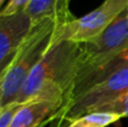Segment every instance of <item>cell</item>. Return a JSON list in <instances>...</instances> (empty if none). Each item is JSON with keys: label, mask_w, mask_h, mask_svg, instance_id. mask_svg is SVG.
Returning <instances> with one entry per match:
<instances>
[{"label": "cell", "mask_w": 128, "mask_h": 127, "mask_svg": "<svg viewBox=\"0 0 128 127\" xmlns=\"http://www.w3.org/2000/svg\"><path fill=\"white\" fill-rule=\"evenodd\" d=\"M81 60L82 44L71 40L53 44L28 76L15 102L50 99L65 106Z\"/></svg>", "instance_id": "cell-1"}, {"label": "cell", "mask_w": 128, "mask_h": 127, "mask_svg": "<svg viewBox=\"0 0 128 127\" xmlns=\"http://www.w3.org/2000/svg\"><path fill=\"white\" fill-rule=\"evenodd\" d=\"M58 26V24L53 20H45L40 25L32 26L30 32L18 48L11 65L4 74L0 102L1 109L16 101L28 76L53 45Z\"/></svg>", "instance_id": "cell-2"}, {"label": "cell", "mask_w": 128, "mask_h": 127, "mask_svg": "<svg viewBox=\"0 0 128 127\" xmlns=\"http://www.w3.org/2000/svg\"><path fill=\"white\" fill-rule=\"evenodd\" d=\"M127 7L128 0H104L91 12L58 25L53 44L61 40H71L79 44L90 42L110 26Z\"/></svg>", "instance_id": "cell-3"}, {"label": "cell", "mask_w": 128, "mask_h": 127, "mask_svg": "<svg viewBox=\"0 0 128 127\" xmlns=\"http://www.w3.org/2000/svg\"><path fill=\"white\" fill-rule=\"evenodd\" d=\"M128 91V68L109 76L101 82L94 84L71 99L56 114L55 119L61 126L66 120L76 118L84 114L94 112L99 106Z\"/></svg>", "instance_id": "cell-4"}, {"label": "cell", "mask_w": 128, "mask_h": 127, "mask_svg": "<svg viewBox=\"0 0 128 127\" xmlns=\"http://www.w3.org/2000/svg\"><path fill=\"white\" fill-rule=\"evenodd\" d=\"M128 44L127 9L99 36L82 44L81 64H90L110 56Z\"/></svg>", "instance_id": "cell-5"}, {"label": "cell", "mask_w": 128, "mask_h": 127, "mask_svg": "<svg viewBox=\"0 0 128 127\" xmlns=\"http://www.w3.org/2000/svg\"><path fill=\"white\" fill-rule=\"evenodd\" d=\"M126 68H128V44L118 52L101 61L90 64L79 65L68 102L74 97L90 89L94 84L101 82L109 76Z\"/></svg>", "instance_id": "cell-6"}, {"label": "cell", "mask_w": 128, "mask_h": 127, "mask_svg": "<svg viewBox=\"0 0 128 127\" xmlns=\"http://www.w3.org/2000/svg\"><path fill=\"white\" fill-rule=\"evenodd\" d=\"M32 29V22L25 11L0 16V64L15 53Z\"/></svg>", "instance_id": "cell-7"}, {"label": "cell", "mask_w": 128, "mask_h": 127, "mask_svg": "<svg viewBox=\"0 0 128 127\" xmlns=\"http://www.w3.org/2000/svg\"><path fill=\"white\" fill-rule=\"evenodd\" d=\"M63 104L50 99H36L22 104L17 110L9 127H37L45 122L53 119Z\"/></svg>", "instance_id": "cell-8"}, {"label": "cell", "mask_w": 128, "mask_h": 127, "mask_svg": "<svg viewBox=\"0 0 128 127\" xmlns=\"http://www.w3.org/2000/svg\"><path fill=\"white\" fill-rule=\"evenodd\" d=\"M68 4L70 0H30L25 12L30 19L32 26L45 20H53L62 25L75 18L68 9Z\"/></svg>", "instance_id": "cell-9"}, {"label": "cell", "mask_w": 128, "mask_h": 127, "mask_svg": "<svg viewBox=\"0 0 128 127\" xmlns=\"http://www.w3.org/2000/svg\"><path fill=\"white\" fill-rule=\"evenodd\" d=\"M122 117L117 114L106 112H91L76 118L66 120L62 126L64 127H108Z\"/></svg>", "instance_id": "cell-10"}, {"label": "cell", "mask_w": 128, "mask_h": 127, "mask_svg": "<svg viewBox=\"0 0 128 127\" xmlns=\"http://www.w3.org/2000/svg\"><path fill=\"white\" fill-rule=\"evenodd\" d=\"M94 112H106L119 115L122 118L128 117V91L99 106Z\"/></svg>", "instance_id": "cell-11"}, {"label": "cell", "mask_w": 128, "mask_h": 127, "mask_svg": "<svg viewBox=\"0 0 128 127\" xmlns=\"http://www.w3.org/2000/svg\"><path fill=\"white\" fill-rule=\"evenodd\" d=\"M30 0H8L7 4L1 9L0 16H11L22 12L27 8Z\"/></svg>", "instance_id": "cell-12"}, {"label": "cell", "mask_w": 128, "mask_h": 127, "mask_svg": "<svg viewBox=\"0 0 128 127\" xmlns=\"http://www.w3.org/2000/svg\"><path fill=\"white\" fill-rule=\"evenodd\" d=\"M22 104L12 102L0 110V127H9L15 114L22 107Z\"/></svg>", "instance_id": "cell-13"}, {"label": "cell", "mask_w": 128, "mask_h": 127, "mask_svg": "<svg viewBox=\"0 0 128 127\" xmlns=\"http://www.w3.org/2000/svg\"><path fill=\"white\" fill-rule=\"evenodd\" d=\"M17 51H18V50H17ZM17 51H16L15 53H12L11 55H9L8 58H7L6 60H4V62L0 64V76H1L2 74L7 71V70H8V68L11 65V63H12V61H14V58H15L16 54H17Z\"/></svg>", "instance_id": "cell-14"}, {"label": "cell", "mask_w": 128, "mask_h": 127, "mask_svg": "<svg viewBox=\"0 0 128 127\" xmlns=\"http://www.w3.org/2000/svg\"><path fill=\"white\" fill-rule=\"evenodd\" d=\"M4 73H6V72H4ZM4 74L0 76V102H1V83H2V78H4ZM0 110H1V108H0Z\"/></svg>", "instance_id": "cell-15"}, {"label": "cell", "mask_w": 128, "mask_h": 127, "mask_svg": "<svg viewBox=\"0 0 128 127\" xmlns=\"http://www.w3.org/2000/svg\"><path fill=\"white\" fill-rule=\"evenodd\" d=\"M51 122H53V119H50V120H47V122H45V123L40 124V126H37V127H45L48 123H51Z\"/></svg>", "instance_id": "cell-16"}, {"label": "cell", "mask_w": 128, "mask_h": 127, "mask_svg": "<svg viewBox=\"0 0 128 127\" xmlns=\"http://www.w3.org/2000/svg\"><path fill=\"white\" fill-rule=\"evenodd\" d=\"M4 1H6V0H0V11H1V9H2V4H4Z\"/></svg>", "instance_id": "cell-17"}, {"label": "cell", "mask_w": 128, "mask_h": 127, "mask_svg": "<svg viewBox=\"0 0 128 127\" xmlns=\"http://www.w3.org/2000/svg\"><path fill=\"white\" fill-rule=\"evenodd\" d=\"M127 15H128V7H127Z\"/></svg>", "instance_id": "cell-18"}]
</instances>
